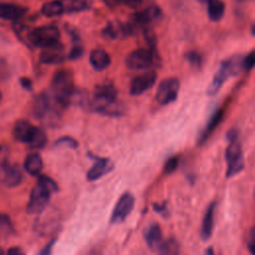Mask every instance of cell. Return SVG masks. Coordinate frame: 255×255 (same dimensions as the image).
Listing matches in <instances>:
<instances>
[{
  "mask_svg": "<svg viewBox=\"0 0 255 255\" xmlns=\"http://www.w3.org/2000/svg\"><path fill=\"white\" fill-rule=\"evenodd\" d=\"M57 183L47 175H40L36 185L31 190L27 204V211L30 214H38L43 211L51 197V194L58 191Z\"/></svg>",
  "mask_w": 255,
  "mask_h": 255,
  "instance_id": "1",
  "label": "cell"
},
{
  "mask_svg": "<svg viewBox=\"0 0 255 255\" xmlns=\"http://www.w3.org/2000/svg\"><path fill=\"white\" fill-rule=\"evenodd\" d=\"M52 98L61 107H68L75 93L74 78L70 70H59L57 71L51 82Z\"/></svg>",
  "mask_w": 255,
  "mask_h": 255,
  "instance_id": "2",
  "label": "cell"
},
{
  "mask_svg": "<svg viewBox=\"0 0 255 255\" xmlns=\"http://www.w3.org/2000/svg\"><path fill=\"white\" fill-rule=\"evenodd\" d=\"M242 55L236 54L226 60L221 61L217 72L214 74L209 86L206 89V94L208 96H215L228 78L235 77L242 71Z\"/></svg>",
  "mask_w": 255,
  "mask_h": 255,
  "instance_id": "3",
  "label": "cell"
},
{
  "mask_svg": "<svg viewBox=\"0 0 255 255\" xmlns=\"http://www.w3.org/2000/svg\"><path fill=\"white\" fill-rule=\"evenodd\" d=\"M228 145L225 150V159L227 163L226 176L233 177L244 169L245 161L241 144L238 140V131L234 128L227 132Z\"/></svg>",
  "mask_w": 255,
  "mask_h": 255,
  "instance_id": "4",
  "label": "cell"
},
{
  "mask_svg": "<svg viewBox=\"0 0 255 255\" xmlns=\"http://www.w3.org/2000/svg\"><path fill=\"white\" fill-rule=\"evenodd\" d=\"M59 108H61L47 93H42L35 98L33 103V115L39 121L46 123V125H53L57 123L59 118Z\"/></svg>",
  "mask_w": 255,
  "mask_h": 255,
  "instance_id": "5",
  "label": "cell"
},
{
  "mask_svg": "<svg viewBox=\"0 0 255 255\" xmlns=\"http://www.w3.org/2000/svg\"><path fill=\"white\" fill-rule=\"evenodd\" d=\"M27 37L32 45L45 49L59 44L61 34L56 26L43 25L31 30Z\"/></svg>",
  "mask_w": 255,
  "mask_h": 255,
  "instance_id": "6",
  "label": "cell"
},
{
  "mask_svg": "<svg viewBox=\"0 0 255 255\" xmlns=\"http://www.w3.org/2000/svg\"><path fill=\"white\" fill-rule=\"evenodd\" d=\"M154 58H157L148 48H137L131 51L125 60L128 69L132 71L146 70L153 64Z\"/></svg>",
  "mask_w": 255,
  "mask_h": 255,
  "instance_id": "7",
  "label": "cell"
},
{
  "mask_svg": "<svg viewBox=\"0 0 255 255\" xmlns=\"http://www.w3.org/2000/svg\"><path fill=\"white\" fill-rule=\"evenodd\" d=\"M180 88L179 80L175 77L163 79L156 90L155 100L161 106H166L173 103L178 96Z\"/></svg>",
  "mask_w": 255,
  "mask_h": 255,
  "instance_id": "8",
  "label": "cell"
},
{
  "mask_svg": "<svg viewBox=\"0 0 255 255\" xmlns=\"http://www.w3.org/2000/svg\"><path fill=\"white\" fill-rule=\"evenodd\" d=\"M133 206H134L133 195L128 191L123 193L119 197L114 207V210L111 214L110 222L113 224L124 222L127 219V217L129 215L131 210L133 209Z\"/></svg>",
  "mask_w": 255,
  "mask_h": 255,
  "instance_id": "9",
  "label": "cell"
},
{
  "mask_svg": "<svg viewBox=\"0 0 255 255\" xmlns=\"http://www.w3.org/2000/svg\"><path fill=\"white\" fill-rule=\"evenodd\" d=\"M102 35L108 40H123L133 35V32L128 22L112 20L103 28Z\"/></svg>",
  "mask_w": 255,
  "mask_h": 255,
  "instance_id": "10",
  "label": "cell"
},
{
  "mask_svg": "<svg viewBox=\"0 0 255 255\" xmlns=\"http://www.w3.org/2000/svg\"><path fill=\"white\" fill-rule=\"evenodd\" d=\"M157 73L154 70H148L134 77L129 84V94L131 96H140L149 90L155 83Z\"/></svg>",
  "mask_w": 255,
  "mask_h": 255,
  "instance_id": "11",
  "label": "cell"
},
{
  "mask_svg": "<svg viewBox=\"0 0 255 255\" xmlns=\"http://www.w3.org/2000/svg\"><path fill=\"white\" fill-rule=\"evenodd\" d=\"M23 180V172L18 164L5 161L0 165V182L8 187H15Z\"/></svg>",
  "mask_w": 255,
  "mask_h": 255,
  "instance_id": "12",
  "label": "cell"
},
{
  "mask_svg": "<svg viewBox=\"0 0 255 255\" xmlns=\"http://www.w3.org/2000/svg\"><path fill=\"white\" fill-rule=\"evenodd\" d=\"M89 155L94 159L93 166L88 170L87 172V179L89 181H95L103 177L104 175L108 174L110 171L114 168V163L110 158L106 157H100L96 156L92 153H89Z\"/></svg>",
  "mask_w": 255,
  "mask_h": 255,
  "instance_id": "13",
  "label": "cell"
},
{
  "mask_svg": "<svg viewBox=\"0 0 255 255\" xmlns=\"http://www.w3.org/2000/svg\"><path fill=\"white\" fill-rule=\"evenodd\" d=\"M39 216L35 221V229L41 234L50 233L57 225V215L51 210H48L47 207L38 213Z\"/></svg>",
  "mask_w": 255,
  "mask_h": 255,
  "instance_id": "14",
  "label": "cell"
},
{
  "mask_svg": "<svg viewBox=\"0 0 255 255\" xmlns=\"http://www.w3.org/2000/svg\"><path fill=\"white\" fill-rule=\"evenodd\" d=\"M36 129H37V127L33 126L27 120H19L14 125L13 136L18 141L28 144L32 139Z\"/></svg>",
  "mask_w": 255,
  "mask_h": 255,
  "instance_id": "15",
  "label": "cell"
},
{
  "mask_svg": "<svg viewBox=\"0 0 255 255\" xmlns=\"http://www.w3.org/2000/svg\"><path fill=\"white\" fill-rule=\"evenodd\" d=\"M40 61L46 65H58L64 62V47L61 43L43 49L40 54Z\"/></svg>",
  "mask_w": 255,
  "mask_h": 255,
  "instance_id": "16",
  "label": "cell"
},
{
  "mask_svg": "<svg viewBox=\"0 0 255 255\" xmlns=\"http://www.w3.org/2000/svg\"><path fill=\"white\" fill-rule=\"evenodd\" d=\"M223 116H224V111L222 109L216 110L211 115V117L207 121L205 128L202 129L201 133L198 136V139H197L198 144H202L212 134V132L216 129V128L219 126V124L223 120Z\"/></svg>",
  "mask_w": 255,
  "mask_h": 255,
  "instance_id": "17",
  "label": "cell"
},
{
  "mask_svg": "<svg viewBox=\"0 0 255 255\" xmlns=\"http://www.w3.org/2000/svg\"><path fill=\"white\" fill-rule=\"evenodd\" d=\"M26 11L27 9L23 6L0 2V19L8 20V21H16L22 18L25 15Z\"/></svg>",
  "mask_w": 255,
  "mask_h": 255,
  "instance_id": "18",
  "label": "cell"
},
{
  "mask_svg": "<svg viewBox=\"0 0 255 255\" xmlns=\"http://www.w3.org/2000/svg\"><path fill=\"white\" fill-rule=\"evenodd\" d=\"M90 64L98 72L106 70L111 65V57L104 49H94L90 53Z\"/></svg>",
  "mask_w": 255,
  "mask_h": 255,
  "instance_id": "19",
  "label": "cell"
},
{
  "mask_svg": "<svg viewBox=\"0 0 255 255\" xmlns=\"http://www.w3.org/2000/svg\"><path fill=\"white\" fill-rule=\"evenodd\" d=\"M215 202H211L204 213V217L202 219L201 229H200V236L202 240H208L213 232L214 227V211H215Z\"/></svg>",
  "mask_w": 255,
  "mask_h": 255,
  "instance_id": "20",
  "label": "cell"
},
{
  "mask_svg": "<svg viewBox=\"0 0 255 255\" xmlns=\"http://www.w3.org/2000/svg\"><path fill=\"white\" fill-rule=\"evenodd\" d=\"M144 240L151 250H157L162 243L161 228L157 223H151L143 233Z\"/></svg>",
  "mask_w": 255,
  "mask_h": 255,
  "instance_id": "21",
  "label": "cell"
},
{
  "mask_svg": "<svg viewBox=\"0 0 255 255\" xmlns=\"http://www.w3.org/2000/svg\"><path fill=\"white\" fill-rule=\"evenodd\" d=\"M201 4L207 6V15L212 22L220 21L225 12V4L222 0H197Z\"/></svg>",
  "mask_w": 255,
  "mask_h": 255,
  "instance_id": "22",
  "label": "cell"
},
{
  "mask_svg": "<svg viewBox=\"0 0 255 255\" xmlns=\"http://www.w3.org/2000/svg\"><path fill=\"white\" fill-rule=\"evenodd\" d=\"M24 167L29 174L34 176L39 175L43 168V159L41 155L38 152L28 154L24 162Z\"/></svg>",
  "mask_w": 255,
  "mask_h": 255,
  "instance_id": "23",
  "label": "cell"
},
{
  "mask_svg": "<svg viewBox=\"0 0 255 255\" xmlns=\"http://www.w3.org/2000/svg\"><path fill=\"white\" fill-rule=\"evenodd\" d=\"M41 11L42 14L45 15L46 17H57L65 12V7L62 1L52 0L44 3Z\"/></svg>",
  "mask_w": 255,
  "mask_h": 255,
  "instance_id": "24",
  "label": "cell"
},
{
  "mask_svg": "<svg viewBox=\"0 0 255 255\" xmlns=\"http://www.w3.org/2000/svg\"><path fill=\"white\" fill-rule=\"evenodd\" d=\"M157 255H180V247L174 238H169L158 247Z\"/></svg>",
  "mask_w": 255,
  "mask_h": 255,
  "instance_id": "25",
  "label": "cell"
},
{
  "mask_svg": "<svg viewBox=\"0 0 255 255\" xmlns=\"http://www.w3.org/2000/svg\"><path fill=\"white\" fill-rule=\"evenodd\" d=\"M64 7L67 12H80L89 9L91 3L89 0H66Z\"/></svg>",
  "mask_w": 255,
  "mask_h": 255,
  "instance_id": "26",
  "label": "cell"
},
{
  "mask_svg": "<svg viewBox=\"0 0 255 255\" xmlns=\"http://www.w3.org/2000/svg\"><path fill=\"white\" fill-rule=\"evenodd\" d=\"M46 143H47V135H46L45 131L37 127V129H36L32 139L28 143V145L31 148L40 149V148H43L46 145Z\"/></svg>",
  "mask_w": 255,
  "mask_h": 255,
  "instance_id": "27",
  "label": "cell"
},
{
  "mask_svg": "<svg viewBox=\"0 0 255 255\" xmlns=\"http://www.w3.org/2000/svg\"><path fill=\"white\" fill-rule=\"evenodd\" d=\"M185 60L188 62V64L190 65V67L194 70L199 71L202 67V63H203V59L202 56L196 52V51H189L184 55Z\"/></svg>",
  "mask_w": 255,
  "mask_h": 255,
  "instance_id": "28",
  "label": "cell"
},
{
  "mask_svg": "<svg viewBox=\"0 0 255 255\" xmlns=\"http://www.w3.org/2000/svg\"><path fill=\"white\" fill-rule=\"evenodd\" d=\"M78 145H79V142L74 137L69 135L61 136L55 141V146H67L75 149L78 147Z\"/></svg>",
  "mask_w": 255,
  "mask_h": 255,
  "instance_id": "29",
  "label": "cell"
},
{
  "mask_svg": "<svg viewBox=\"0 0 255 255\" xmlns=\"http://www.w3.org/2000/svg\"><path fill=\"white\" fill-rule=\"evenodd\" d=\"M12 232V223L5 214H0V235H6Z\"/></svg>",
  "mask_w": 255,
  "mask_h": 255,
  "instance_id": "30",
  "label": "cell"
},
{
  "mask_svg": "<svg viewBox=\"0 0 255 255\" xmlns=\"http://www.w3.org/2000/svg\"><path fill=\"white\" fill-rule=\"evenodd\" d=\"M179 164V156L177 155H174V156H171L169 157L165 163H164V166H163V171L165 174H170L172 173L178 166Z\"/></svg>",
  "mask_w": 255,
  "mask_h": 255,
  "instance_id": "31",
  "label": "cell"
},
{
  "mask_svg": "<svg viewBox=\"0 0 255 255\" xmlns=\"http://www.w3.org/2000/svg\"><path fill=\"white\" fill-rule=\"evenodd\" d=\"M84 54V48L82 46V44L80 42H76L74 43V46L71 48L69 54H68V58L71 61H76L79 58H81Z\"/></svg>",
  "mask_w": 255,
  "mask_h": 255,
  "instance_id": "32",
  "label": "cell"
},
{
  "mask_svg": "<svg viewBox=\"0 0 255 255\" xmlns=\"http://www.w3.org/2000/svg\"><path fill=\"white\" fill-rule=\"evenodd\" d=\"M255 53L254 51H251L248 55L243 57L242 59V70L245 72H249L253 69L254 63H255Z\"/></svg>",
  "mask_w": 255,
  "mask_h": 255,
  "instance_id": "33",
  "label": "cell"
},
{
  "mask_svg": "<svg viewBox=\"0 0 255 255\" xmlns=\"http://www.w3.org/2000/svg\"><path fill=\"white\" fill-rule=\"evenodd\" d=\"M254 246H255V231H254V228L252 227L250 232H249L248 239H247V247H248V250L251 254H253Z\"/></svg>",
  "mask_w": 255,
  "mask_h": 255,
  "instance_id": "34",
  "label": "cell"
},
{
  "mask_svg": "<svg viewBox=\"0 0 255 255\" xmlns=\"http://www.w3.org/2000/svg\"><path fill=\"white\" fill-rule=\"evenodd\" d=\"M143 0H123V5L129 9H137Z\"/></svg>",
  "mask_w": 255,
  "mask_h": 255,
  "instance_id": "35",
  "label": "cell"
},
{
  "mask_svg": "<svg viewBox=\"0 0 255 255\" xmlns=\"http://www.w3.org/2000/svg\"><path fill=\"white\" fill-rule=\"evenodd\" d=\"M55 241H56L55 239H52L50 242H48L37 255H51L52 250H53V246L55 244Z\"/></svg>",
  "mask_w": 255,
  "mask_h": 255,
  "instance_id": "36",
  "label": "cell"
},
{
  "mask_svg": "<svg viewBox=\"0 0 255 255\" xmlns=\"http://www.w3.org/2000/svg\"><path fill=\"white\" fill-rule=\"evenodd\" d=\"M103 1L106 4V6L111 9H115L123 5V0H103Z\"/></svg>",
  "mask_w": 255,
  "mask_h": 255,
  "instance_id": "37",
  "label": "cell"
},
{
  "mask_svg": "<svg viewBox=\"0 0 255 255\" xmlns=\"http://www.w3.org/2000/svg\"><path fill=\"white\" fill-rule=\"evenodd\" d=\"M6 255H25V253H24V251L20 247H16L15 246V247H11L7 251Z\"/></svg>",
  "mask_w": 255,
  "mask_h": 255,
  "instance_id": "38",
  "label": "cell"
},
{
  "mask_svg": "<svg viewBox=\"0 0 255 255\" xmlns=\"http://www.w3.org/2000/svg\"><path fill=\"white\" fill-rule=\"evenodd\" d=\"M20 82H21V85H22V87H23L24 89H26V90H31V88H32V82H31L28 78H22V79L20 80Z\"/></svg>",
  "mask_w": 255,
  "mask_h": 255,
  "instance_id": "39",
  "label": "cell"
},
{
  "mask_svg": "<svg viewBox=\"0 0 255 255\" xmlns=\"http://www.w3.org/2000/svg\"><path fill=\"white\" fill-rule=\"evenodd\" d=\"M6 156H7V150L4 146L0 145V165L6 161Z\"/></svg>",
  "mask_w": 255,
  "mask_h": 255,
  "instance_id": "40",
  "label": "cell"
},
{
  "mask_svg": "<svg viewBox=\"0 0 255 255\" xmlns=\"http://www.w3.org/2000/svg\"><path fill=\"white\" fill-rule=\"evenodd\" d=\"M152 206H153V209H154L156 212L161 213V214H163V210L166 209V207H165L164 204H156V203H153Z\"/></svg>",
  "mask_w": 255,
  "mask_h": 255,
  "instance_id": "41",
  "label": "cell"
},
{
  "mask_svg": "<svg viewBox=\"0 0 255 255\" xmlns=\"http://www.w3.org/2000/svg\"><path fill=\"white\" fill-rule=\"evenodd\" d=\"M206 255H215V254H214V251H213V249H212V247L207 248V250H206Z\"/></svg>",
  "mask_w": 255,
  "mask_h": 255,
  "instance_id": "42",
  "label": "cell"
},
{
  "mask_svg": "<svg viewBox=\"0 0 255 255\" xmlns=\"http://www.w3.org/2000/svg\"><path fill=\"white\" fill-rule=\"evenodd\" d=\"M0 255H4V252H3L2 248H0Z\"/></svg>",
  "mask_w": 255,
  "mask_h": 255,
  "instance_id": "43",
  "label": "cell"
},
{
  "mask_svg": "<svg viewBox=\"0 0 255 255\" xmlns=\"http://www.w3.org/2000/svg\"><path fill=\"white\" fill-rule=\"evenodd\" d=\"M1 99H2V94H1V92H0V101H1Z\"/></svg>",
  "mask_w": 255,
  "mask_h": 255,
  "instance_id": "44",
  "label": "cell"
},
{
  "mask_svg": "<svg viewBox=\"0 0 255 255\" xmlns=\"http://www.w3.org/2000/svg\"><path fill=\"white\" fill-rule=\"evenodd\" d=\"M238 1H240V2H243V1H246V0H238Z\"/></svg>",
  "mask_w": 255,
  "mask_h": 255,
  "instance_id": "45",
  "label": "cell"
}]
</instances>
